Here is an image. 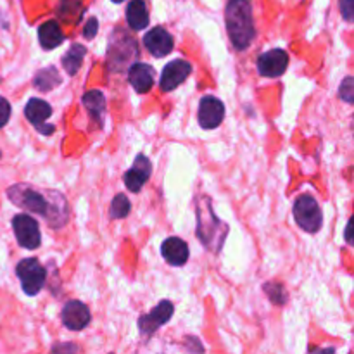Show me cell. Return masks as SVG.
Here are the masks:
<instances>
[{
	"label": "cell",
	"instance_id": "1",
	"mask_svg": "<svg viewBox=\"0 0 354 354\" xmlns=\"http://www.w3.org/2000/svg\"><path fill=\"white\" fill-rule=\"evenodd\" d=\"M225 17H227V30L232 38V44L239 50H245L256 35L249 0H230L227 3Z\"/></svg>",
	"mask_w": 354,
	"mask_h": 354
},
{
	"label": "cell",
	"instance_id": "2",
	"mask_svg": "<svg viewBox=\"0 0 354 354\" xmlns=\"http://www.w3.org/2000/svg\"><path fill=\"white\" fill-rule=\"evenodd\" d=\"M7 196H9V199L12 201L16 206L23 207V209L30 211V213L33 214H40V216H44L45 220L48 221V223L52 221V225H54L55 216L61 218L62 223H66V220H68V218L62 216L57 209H54L55 204L50 201V192H47L44 196V194H40L31 185H26V183H17V185H12L9 190H7ZM61 201H59V203H61Z\"/></svg>",
	"mask_w": 354,
	"mask_h": 354
},
{
	"label": "cell",
	"instance_id": "3",
	"mask_svg": "<svg viewBox=\"0 0 354 354\" xmlns=\"http://www.w3.org/2000/svg\"><path fill=\"white\" fill-rule=\"evenodd\" d=\"M227 234L228 227L216 218L213 207H211L209 197H199L197 199V239L209 251L218 252L227 239Z\"/></svg>",
	"mask_w": 354,
	"mask_h": 354
},
{
	"label": "cell",
	"instance_id": "4",
	"mask_svg": "<svg viewBox=\"0 0 354 354\" xmlns=\"http://www.w3.org/2000/svg\"><path fill=\"white\" fill-rule=\"evenodd\" d=\"M294 216H296L297 225L303 228L308 234H317L324 223V216H322V209L318 206L317 199L308 194L299 196L294 203Z\"/></svg>",
	"mask_w": 354,
	"mask_h": 354
},
{
	"label": "cell",
	"instance_id": "5",
	"mask_svg": "<svg viewBox=\"0 0 354 354\" xmlns=\"http://www.w3.org/2000/svg\"><path fill=\"white\" fill-rule=\"evenodd\" d=\"M16 275L19 279L21 287H23V290L28 296H37L41 290V287H44L45 279H47L45 268L35 258H28L17 263Z\"/></svg>",
	"mask_w": 354,
	"mask_h": 354
},
{
	"label": "cell",
	"instance_id": "6",
	"mask_svg": "<svg viewBox=\"0 0 354 354\" xmlns=\"http://www.w3.org/2000/svg\"><path fill=\"white\" fill-rule=\"evenodd\" d=\"M12 228L21 248L31 251V249H37L40 245V228H38L35 218L28 216V214H17L12 220Z\"/></svg>",
	"mask_w": 354,
	"mask_h": 354
},
{
	"label": "cell",
	"instance_id": "7",
	"mask_svg": "<svg viewBox=\"0 0 354 354\" xmlns=\"http://www.w3.org/2000/svg\"><path fill=\"white\" fill-rule=\"evenodd\" d=\"M190 73H192V64L189 61L176 59V61L168 62L161 73L159 86H161L162 92H171V90H175L176 86H180L189 78Z\"/></svg>",
	"mask_w": 354,
	"mask_h": 354
},
{
	"label": "cell",
	"instance_id": "8",
	"mask_svg": "<svg viewBox=\"0 0 354 354\" xmlns=\"http://www.w3.org/2000/svg\"><path fill=\"white\" fill-rule=\"evenodd\" d=\"M24 114H26L28 121L37 128L40 133L44 135H52L55 131L54 124H47L45 121L52 116V107L50 104L45 102L41 99H31L30 102L26 104V109H24Z\"/></svg>",
	"mask_w": 354,
	"mask_h": 354
},
{
	"label": "cell",
	"instance_id": "9",
	"mask_svg": "<svg viewBox=\"0 0 354 354\" xmlns=\"http://www.w3.org/2000/svg\"><path fill=\"white\" fill-rule=\"evenodd\" d=\"M256 64H258V71L263 76L277 78V76H282L286 73L287 64H289V55L282 48H273V50H268L259 55Z\"/></svg>",
	"mask_w": 354,
	"mask_h": 354
},
{
	"label": "cell",
	"instance_id": "10",
	"mask_svg": "<svg viewBox=\"0 0 354 354\" xmlns=\"http://www.w3.org/2000/svg\"><path fill=\"white\" fill-rule=\"evenodd\" d=\"M171 315H173V304L169 303V301H162V303H159L151 313L140 317V320H138L140 334L144 335V337H151V335L154 334L161 325L168 324Z\"/></svg>",
	"mask_w": 354,
	"mask_h": 354
},
{
	"label": "cell",
	"instance_id": "11",
	"mask_svg": "<svg viewBox=\"0 0 354 354\" xmlns=\"http://www.w3.org/2000/svg\"><path fill=\"white\" fill-rule=\"evenodd\" d=\"M225 118V106L216 97H204L199 104V124L204 130L220 127Z\"/></svg>",
	"mask_w": 354,
	"mask_h": 354
},
{
	"label": "cell",
	"instance_id": "12",
	"mask_svg": "<svg viewBox=\"0 0 354 354\" xmlns=\"http://www.w3.org/2000/svg\"><path fill=\"white\" fill-rule=\"evenodd\" d=\"M90 311L80 301H69L62 308V324L69 330H83L90 324Z\"/></svg>",
	"mask_w": 354,
	"mask_h": 354
},
{
	"label": "cell",
	"instance_id": "13",
	"mask_svg": "<svg viewBox=\"0 0 354 354\" xmlns=\"http://www.w3.org/2000/svg\"><path fill=\"white\" fill-rule=\"evenodd\" d=\"M151 161H149L145 156L138 154L133 166H131L127 171V175H124V185H127V189L130 190V192H140L144 183L147 182L149 176H151Z\"/></svg>",
	"mask_w": 354,
	"mask_h": 354
},
{
	"label": "cell",
	"instance_id": "14",
	"mask_svg": "<svg viewBox=\"0 0 354 354\" xmlns=\"http://www.w3.org/2000/svg\"><path fill=\"white\" fill-rule=\"evenodd\" d=\"M144 45L154 57H165L173 50V37L165 28H152L144 37Z\"/></svg>",
	"mask_w": 354,
	"mask_h": 354
},
{
	"label": "cell",
	"instance_id": "15",
	"mask_svg": "<svg viewBox=\"0 0 354 354\" xmlns=\"http://www.w3.org/2000/svg\"><path fill=\"white\" fill-rule=\"evenodd\" d=\"M161 254L171 266H182L189 259V245L182 239L169 237L162 242Z\"/></svg>",
	"mask_w": 354,
	"mask_h": 354
},
{
	"label": "cell",
	"instance_id": "16",
	"mask_svg": "<svg viewBox=\"0 0 354 354\" xmlns=\"http://www.w3.org/2000/svg\"><path fill=\"white\" fill-rule=\"evenodd\" d=\"M128 78H130V85L138 93H147L154 85V69L144 62H137L130 68Z\"/></svg>",
	"mask_w": 354,
	"mask_h": 354
},
{
	"label": "cell",
	"instance_id": "17",
	"mask_svg": "<svg viewBox=\"0 0 354 354\" xmlns=\"http://www.w3.org/2000/svg\"><path fill=\"white\" fill-rule=\"evenodd\" d=\"M38 38L45 50H52L64 41V33L55 21H47L38 28Z\"/></svg>",
	"mask_w": 354,
	"mask_h": 354
},
{
	"label": "cell",
	"instance_id": "18",
	"mask_svg": "<svg viewBox=\"0 0 354 354\" xmlns=\"http://www.w3.org/2000/svg\"><path fill=\"white\" fill-rule=\"evenodd\" d=\"M127 21L131 30H144L149 24L147 6L144 0H131L127 7Z\"/></svg>",
	"mask_w": 354,
	"mask_h": 354
},
{
	"label": "cell",
	"instance_id": "19",
	"mask_svg": "<svg viewBox=\"0 0 354 354\" xmlns=\"http://www.w3.org/2000/svg\"><path fill=\"white\" fill-rule=\"evenodd\" d=\"M83 104H85L90 116L95 121H99V124H102V114L106 111V99H104L102 92L100 90H88L83 95Z\"/></svg>",
	"mask_w": 354,
	"mask_h": 354
},
{
	"label": "cell",
	"instance_id": "20",
	"mask_svg": "<svg viewBox=\"0 0 354 354\" xmlns=\"http://www.w3.org/2000/svg\"><path fill=\"white\" fill-rule=\"evenodd\" d=\"M85 54H86V48L83 47V45L73 44L71 47H69V50L66 52L64 57H62V66H64V69L68 71V75L73 76L78 73Z\"/></svg>",
	"mask_w": 354,
	"mask_h": 354
},
{
	"label": "cell",
	"instance_id": "21",
	"mask_svg": "<svg viewBox=\"0 0 354 354\" xmlns=\"http://www.w3.org/2000/svg\"><path fill=\"white\" fill-rule=\"evenodd\" d=\"M33 83L38 90H41V92H48V90L61 85V76H59L55 68H45L35 75Z\"/></svg>",
	"mask_w": 354,
	"mask_h": 354
},
{
	"label": "cell",
	"instance_id": "22",
	"mask_svg": "<svg viewBox=\"0 0 354 354\" xmlns=\"http://www.w3.org/2000/svg\"><path fill=\"white\" fill-rule=\"evenodd\" d=\"M130 201L124 194H118L111 204V216L113 218H124L130 213Z\"/></svg>",
	"mask_w": 354,
	"mask_h": 354
},
{
	"label": "cell",
	"instance_id": "23",
	"mask_svg": "<svg viewBox=\"0 0 354 354\" xmlns=\"http://www.w3.org/2000/svg\"><path fill=\"white\" fill-rule=\"evenodd\" d=\"M265 292L275 304H283L287 301V292L280 283H265Z\"/></svg>",
	"mask_w": 354,
	"mask_h": 354
},
{
	"label": "cell",
	"instance_id": "24",
	"mask_svg": "<svg viewBox=\"0 0 354 354\" xmlns=\"http://www.w3.org/2000/svg\"><path fill=\"white\" fill-rule=\"evenodd\" d=\"M339 95L346 100V102L351 104L353 102V78L348 76L344 78V82L341 83V88H339Z\"/></svg>",
	"mask_w": 354,
	"mask_h": 354
},
{
	"label": "cell",
	"instance_id": "25",
	"mask_svg": "<svg viewBox=\"0 0 354 354\" xmlns=\"http://www.w3.org/2000/svg\"><path fill=\"white\" fill-rule=\"evenodd\" d=\"M10 118V104L3 97H0V128L6 127Z\"/></svg>",
	"mask_w": 354,
	"mask_h": 354
},
{
	"label": "cell",
	"instance_id": "26",
	"mask_svg": "<svg viewBox=\"0 0 354 354\" xmlns=\"http://www.w3.org/2000/svg\"><path fill=\"white\" fill-rule=\"evenodd\" d=\"M97 31H99V23H97L95 17H92V19L86 21L85 30H83V37H85L86 40H92L97 35Z\"/></svg>",
	"mask_w": 354,
	"mask_h": 354
},
{
	"label": "cell",
	"instance_id": "27",
	"mask_svg": "<svg viewBox=\"0 0 354 354\" xmlns=\"http://www.w3.org/2000/svg\"><path fill=\"white\" fill-rule=\"evenodd\" d=\"M353 3L354 0H341V12L344 16L346 21H351L353 19Z\"/></svg>",
	"mask_w": 354,
	"mask_h": 354
},
{
	"label": "cell",
	"instance_id": "28",
	"mask_svg": "<svg viewBox=\"0 0 354 354\" xmlns=\"http://www.w3.org/2000/svg\"><path fill=\"white\" fill-rule=\"evenodd\" d=\"M346 239H348V244H351V221H349L348 228H346Z\"/></svg>",
	"mask_w": 354,
	"mask_h": 354
},
{
	"label": "cell",
	"instance_id": "29",
	"mask_svg": "<svg viewBox=\"0 0 354 354\" xmlns=\"http://www.w3.org/2000/svg\"><path fill=\"white\" fill-rule=\"evenodd\" d=\"M113 2H116V3H120V2H123V0H113Z\"/></svg>",
	"mask_w": 354,
	"mask_h": 354
}]
</instances>
